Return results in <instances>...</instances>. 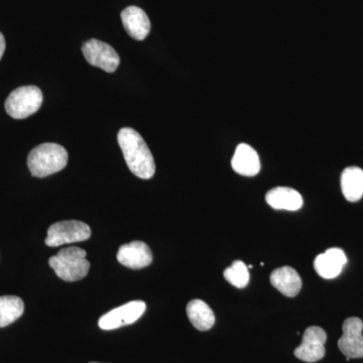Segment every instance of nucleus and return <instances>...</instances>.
<instances>
[{"mask_svg":"<svg viewBox=\"0 0 363 363\" xmlns=\"http://www.w3.org/2000/svg\"><path fill=\"white\" fill-rule=\"evenodd\" d=\"M117 140L131 173L145 180L152 178L156 173V164L142 135L133 128H124L119 130Z\"/></svg>","mask_w":363,"mask_h":363,"instance_id":"f257e3e1","label":"nucleus"},{"mask_svg":"<svg viewBox=\"0 0 363 363\" xmlns=\"http://www.w3.org/2000/svg\"><path fill=\"white\" fill-rule=\"evenodd\" d=\"M68 164V152L58 143H47L30 150L28 167L33 177L45 178L62 171Z\"/></svg>","mask_w":363,"mask_h":363,"instance_id":"f03ea898","label":"nucleus"},{"mask_svg":"<svg viewBox=\"0 0 363 363\" xmlns=\"http://www.w3.org/2000/svg\"><path fill=\"white\" fill-rule=\"evenodd\" d=\"M86 255L87 253L80 247L63 248L50 259L49 264L63 281H80L87 276L90 269Z\"/></svg>","mask_w":363,"mask_h":363,"instance_id":"7ed1b4c3","label":"nucleus"},{"mask_svg":"<svg viewBox=\"0 0 363 363\" xmlns=\"http://www.w3.org/2000/svg\"><path fill=\"white\" fill-rule=\"evenodd\" d=\"M43 93L37 86H23L13 90L6 101V111L14 119H25L39 111Z\"/></svg>","mask_w":363,"mask_h":363,"instance_id":"20e7f679","label":"nucleus"},{"mask_svg":"<svg viewBox=\"0 0 363 363\" xmlns=\"http://www.w3.org/2000/svg\"><path fill=\"white\" fill-rule=\"evenodd\" d=\"M90 236V227L84 222L77 220L57 222L48 230L45 245L48 247H57L60 245L89 240Z\"/></svg>","mask_w":363,"mask_h":363,"instance_id":"39448f33","label":"nucleus"},{"mask_svg":"<svg viewBox=\"0 0 363 363\" xmlns=\"http://www.w3.org/2000/svg\"><path fill=\"white\" fill-rule=\"evenodd\" d=\"M82 52L90 65L113 73L118 68L121 58L111 45L96 39H91L82 45Z\"/></svg>","mask_w":363,"mask_h":363,"instance_id":"423d86ee","label":"nucleus"},{"mask_svg":"<svg viewBox=\"0 0 363 363\" xmlns=\"http://www.w3.org/2000/svg\"><path fill=\"white\" fill-rule=\"evenodd\" d=\"M145 310L147 305L143 301H133L106 313L100 318L98 325L102 330H114L119 327L135 323L143 316Z\"/></svg>","mask_w":363,"mask_h":363,"instance_id":"0eeeda50","label":"nucleus"},{"mask_svg":"<svg viewBox=\"0 0 363 363\" xmlns=\"http://www.w3.org/2000/svg\"><path fill=\"white\" fill-rule=\"evenodd\" d=\"M327 334L321 327L312 326L306 329L302 343L296 348L295 357L305 362H317L325 357Z\"/></svg>","mask_w":363,"mask_h":363,"instance_id":"6e6552de","label":"nucleus"},{"mask_svg":"<svg viewBox=\"0 0 363 363\" xmlns=\"http://www.w3.org/2000/svg\"><path fill=\"white\" fill-rule=\"evenodd\" d=\"M343 335L338 340V348L348 358H363V322L357 317L344 321Z\"/></svg>","mask_w":363,"mask_h":363,"instance_id":"1a4fd4ad","label":"nucleus"},{"mask_svg":"<svg viewBox=\"0 0 363 363\" xmlns=\"http://www.w3.org/2000/svg\"><path fill=\"white\" fill-rule=\"evenodd\" d=\"M117 260L124 267L140 269L152 264V255L149 245L143 241H133L119 247Z\"/></svg>","mask_w":363,"mask_h":363,"instance_id":"9d476101","label":"nucleus"},{"mask_svg":"<svg viewBox=\"0 0 363 363\" xmlns=\"http://www.w3.org/2000/svg\"><path fill=\"white\" fill-rule=\"evenodd\" d=\"M346 262L347 257L342 250L336 247L329 248L315 259V271L321 278L334 279L341 274Z\"/></svg>","mask_w":363,"mask_h":363,"instance_id":"9b49d317","label":"nucleus"},{"mask_svg":"<svg viewBox=\"0 0 363 363\" xmlns=\"http://www.w3.org/2000/svg\"><path fill=\"white\" fill-rule=\"evenodd\" d=\"M121 20L126 33L133 40H143L150 32L149 16L140 7H126L121 13Z\"/></svg>","mask_w":363,"mask_h":363,"instance_id":"f8f14e48","label":"nucleus"},{"mask_svg":"<svg viewBox=\"0 0 363 363\" xmlns=\"http://www.w3.org/2000/svg\"><path fill=\"white\" fill-rule=\"evenodd\" d=\"M231 167L235 173L241 176L253 177L260 171V160L257 150L247 143H240L236 147Z\"/></svg>","mask_w":363,"mask_h":363,"instance_id":"ddd939ff","label":"nucleus"},{"mask_svg":"<svg viewBox=\"0 0 363 363\" xmlns=\"http://www.w3.org/2000/svg\"><path fill=\"white\" fill-rule=\"evenodd\" d=\"M272 285L289 298H294L302 289V279L297 271L291 267H283L274 269L271 274Z\"/></svg>","mask_w":363,"mask_h":363,"instance_id":"4468645a","label":"nucleus"},{"mask_svg":"<svg viewBox=\"0 0 363 363\" xmlns=\"http://www.w3.org/2000/svg\"><path fill=\"white\" fill-rule=\"evenodd\" d=\"M266 201L272 208L286 211H297L303 206V197L295 189L277 187L267 193Z\"/></svg>","mask_w":363,"mask_h":363,"instance_id":"2eb2a0df","label":"nucleus"},{"mask_svg":"<svg viewBox=\"0 0 363 363\" xmlns=\"http://www.w3.org/2000/svg\"><path fill=\"white\" fill-rule=\"evenodd\" d=\"M341 190L344 198L350 202H357L363 196V169L348 167L341 174Z\"/></svg>","mask_w":363,"mask_h":363,"instance_id":"dca6fc26","label":"nucleus"},{"mask_svg":"<svg viewBox=\"0 0 363 363\" xmlns=\"http://www.w3.org/2000/svg\"><path fill=\"white\" fill-rule=\"evenodd\" d=\"M187 315L191 324L197 330L207 331L214 326V312L204 301L198 298L191 301L187 305Z\"/></svg>","mask_w":363,"mask_h":363,"instance_id":"f3484780","label":"nucleus"},{"mask_svg":"<svg viewBox=\"0 0 363 363\" xmlns=\"http://www.w3.org/2000/svg\"><path fill=\"white\" fill-rule=\"evenodd\" d=\"M25 312V303L16 296L0 297V328L9 326Z\"/></svg>","mask_w":363,"mask_h":363,"instance_id":"a211bd4d","label":"nucleus"},{"mask_svg":"<svg viewBox=\"0 0 363 363\" xmlns=\"http://www.w3.org/2000/svg\"><path fill=\"white\" fill-rule=\"evenodd\" d=\"M224 278L235 288H245L250 283L248 267L241 260H236L224 271Z\"/></svg>","mask_w":363,"mask_h":363,"instance_id":"6ab92c4d","label":"nucleus"},{"mask_svg":"<svg viewBox=\"0 0 363 363\" xmlns=\"http://www.w3.org/2000/svg\"><path fill=\"white\" fill-rule=\"evenodd\" d=\"M4 51H6V40H4V35L0 33V60L4 56Z\"/></svg>","mask_w":363,"mask_h":363,"instance_id":"aec40b11","label":"nucleus"},{"mask_svg":"<svg viewBox=\"0 0 363 363\" xmlns=\"http://www.w3.org/2000/svg\"><path fill=\"white\" fill-rule=\"evenodd\" d=\"M91 363H98V362H91Z\"/></svg>","mask_w":363,"mask_h":363,"instance_id":"412c9836","label":"nucleus"}]
</instances>
